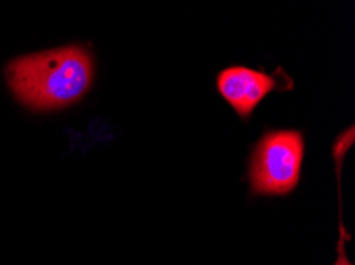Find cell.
<instances>
[{
	"instance_id": "7a4b0ae2",
	"label": "cell",
	"mask_w": 355,
	"mask_h": 265,
	"mask_svg": "<svg viewBox=\"0 0 355 265\" xmlns=\"http://www.w3.org/2000/svg\"><path fill=\"white\" fill-rule=\"evenodd\" d=\"M304 158L298 131H272L261 137L250 159V186L260 196H285L297 188Z\"/></svg>"
},
{
	"instance_id": "277c9868",
	"label": "cell",
	"mask_w": 355,
	"mask_h": 265,
	"mask_svg": "<svg viewBox=\"0 0 355 265\" xmlns=\"http://www.w3.org/2000/svg\"><path fill=\"white\" fill-rule=\"evenodd\" d=\"M335 265H352L351 261H349V257H347V254H346V250H344V241H343V239H341V241H340V250H338V259H336Z\"/></svg>"
},
{
	"instance_id": "6da1fadb",
	"label": "cell",
	"mask_w": 355,
	"mask_h": 265,
	"mask_svg": "<svg viewBox=\"0 0 355 265\" xmlns=\"http://www.w3.org/2000/svg\"><path fill=\"white\" fill-rule=\"evenodd\" d=\"M93 78V57L78 45L26 54L7 66V81L13 95L37 111L75 104L88 93Z\"/></svg>"
},
{
	"instance_id": "3957f363",
	"label": "cell",
	"mask_w": 355,
	"mask_h": 265,
	"mask_svg": "<svg viewBox=\"0 0 355 265\" xmlns=\"http://www.w3.org/2000/svg\"><path fill=\"white\" fill-rule=\"evenodd\" d=\"M276 84L271 75L249 67H228L217 77L220 94L241 118H249Z\"/></svg>"
}]
</instances>
